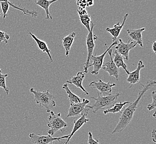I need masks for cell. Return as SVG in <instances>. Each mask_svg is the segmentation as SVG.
Here are the masks:
<instances>
[{
  "mask_svg": "<svg viewBox=\"0 0 156 144\" xmlns=\"http://www.w3.org/2000/svg\"><path fill=\"white\" fill-rule=\"evenodd\" d=\"M88 110H89L88 109L85 110L84 113L83 114L81 117H79L78 120H75L74 121V126H73L72 132L69 135V138L66 139V141L64 144H68L70 140L72 139V138L73 136V135L75 134V132L80 129L81 127L84 125V124H85L90 120L89 119L87 118V113H88Z\"/></svg>",
  "mask_w": 156,
  "mask_h": 144,
  "instance_id": "7c38bea8",
  "label": "cell"
},
{
  "mask_svg": "<svg viewBox=\"0 0 156 144\" xmlns=\"http://www.w3.org/2000/svg\"><path fill=\"white\" fill-rule=\"evenodd\" d=\"M62 89L66 90V94L68 95V98L69 99L70 103V104H77V103L82 102L81 98L79 96L76 95V94L72 92L71 90H70L68 84H66V83L63 84Z\"/></svg>",
  "mask_w": 156,
  "mask_h": 144,
  "instance_id": "ffe728a7",
  "label": "cell"
},
{
  "mask_svg": "<svg viewBox=\"0 0 156 144\" xmlns=\"http://www.w3.org/2000/svg\"><path fill=\"white\" fill-rule=\"evenodd\" d=\"M145 28H141L140 29L127 30V32L128 33L129 38L133 40V42L137 43V44L140 45L141 47H144L142 33L145 30Z\"/></svg>",
  "mask_w": 156,
  "mask_h": 144,
  "instance_id": "9a60e30c",
  "label": "cell"
},
{
  "mask_svg": "<svg viewBox=\"0 0 156 144\" xmlns=\"http://www.w3.org/2000/svg\"><path fill=\"white\" fill-rule=\"evenodd\" d=\"M118 42L117 41L114 42L111 45L109 46V47L108 48L107 45L105 44V46L106 47V50L105 51L104 53H103L100 56H94L93 55L90 59V62H91V64H90L89 65V68L90 67H93V69L91 71V73L94 75H98L100 70L101 69V67L102 66V64H104V59L105 57V55L108 53V49L110 48H112L115 45H117Z\"/></svg>",
  "mask_w": 156,
  "mask_h": 144,
  "instance_id": "8992f818",
  "label": "cell"
},
{
  "mask_svg": "<svg viewBox=\"0 0 156 144\" xmlns=\"http://www.w3.org/2000/svg\"><path fill=\"white\" fill-rule=\"evenodd\" d=\"M113 61L114 62L117 68L119 69L120 67H122L126 72V73L129 75V72L127 69V67L125 63L123 62V57L121 56L120 54L117 53V52L115 51L114 57L113 59Z\"/></svg>",
  "mask_w": 156,
  "mask_h": 144,
  "instance_id": "7402d4cb",
  "label": "cell"
},
{
  "mask_svg": "<svg viewBox=\"0 0 156 144\" xmlns=\"http://www.w3.org/2000/svg\"><path fill=\"white\" fill-rule=\"evenodd\" d=\"M120 93H117L114 95L104 96H101V94L98 92V97H91L92 99L95 100L94 105L91 106L87 105L85 108H87L88 110L91 109L93 113H96L97 111L112 106L116 103V100L120 96Z\"/></svg>",
  "mask_w": 156,
  "mask_h": 144,
  "instance_id": "3957f363",
  "label": "cell"
},
{
  "mask_svg": "<svg viewBox=\"0 0 156 144\" xmlns=\"http://www.w3.org/2000/svg\"><path fill=\"white\" fill-rule=\"evenodd\" d=\"M8 75L7 74H2V70L0 68V88L5 90L7 95H9V88L6 85V78Z\"/></svg>",
  "mask_w": 156,
  "mask_h": 144,
  "instance_id": "d4e9b609",
  "label": "cell"
},
{
  "mask_svg": "<svg viewBox=\"0 0 156 144\" xmlns=\"http://www.w3.org/2000/svg\"><path fill=\"white\" fill-rule=\"evenodd\" d=\"M87 144H100L99 140L94 139L91 132H88V140Z\"/></svg>",
  "mask_w": 156,
  "mask_h": 144,
  "instance_id": "f546056e",
  "label": "cell"
},
{
  "mask_svg": "<svg viewBox=\"0 0 156 144\" xmlns=\"http://www.w3.org/2000/svg\"><path fill=\"white\" fill-rule=\"evenodd\" d=\"M29 34L32 37V38L34 40V41L36 42L37 45H38V47L39 49L41 51H42L43 53H47L48 56V57L49 58L51 61V62H53V59H52L51 54L50 53H51V50L48 47L47 43L44 42V41H42L41 39H39V38H38L36 36H35L34 34H33V33H31L30 32H29Z\"/></svg>",
  "mask_w": 156,
  "mask_h": 144,
  "instance_id": "e0dca14e",
  "label": "cell"
},
{
  "mask_svg": "<svg viewBox=\"0 0 156 144\" xmlns=\"http://www.w3.org/2000/svg\"><path fill=\"white\" fill-rule=\"evenodd\" d=\"M66 140L65 139H60L59 140H56L53 142V144H64Z\"/></svg>",
  "mask_w": 156,
  "mask_h": 144,
  "instance_id": "d6a6232c",
  "label": "cell"
},
{
  "mask_svg": "<svg viewBox=\"0 0 156 144\" xmlns=\"http://www.w3.org/2000/svg\"><path fill=\"white\" fill-rule=\"evenodd\" d=\"M131 102H125L115 103L114 105H112V108H108V109H106L103 111V113L106 115L108 113H117L121 112L122 109H123V106L126 104H129Z\"/></svg>",
  "mask_w": 156,
  "mask_h": 144,
  "instance_id": "44dd1931",
  "label": "cell"
},
{
  "mask_svg": "<svg viewBox=\"0 0 156 144\" xmlns=\"http://www.w3.org/2000/svg\"><path fill=\"white\" fill-rule=\"evenodd\" d=\"M156 115V111H155L153 114V117H154V118L156 119V115Z\"/></svg>",
  "mask_w": 156,
  "mask_h": 144,
  "instance_id": "d590c367",
  "label": "cell"
},
{
  "mask_svg": "<svg viewBox=\"0 0 156 144\" xmlns=\"http://www.w3.org/2000/svg\"><path fill=\"white\" fill-rule=\"evenodd\" d=\"M152 49L154 53H156V42L154 41L152 43Z\"/></svg>",
  "mask_w": 156,
  "mask_h": 144,
  "instance_id": "836d02e7",
  "label": "cell"
},
{
  "mask_svg": "<svg viewBox=\"0 0 156 144\" xmlns=\"http://www.w3.org/2000/svg\"><path fill=\"white\" fill-rule=\"evenodd\" d=\"M77 12H78L79 16L83 15H85V14L88 13L85 9H83V8H81V7H80L77 9Z\"/></svg>",
  "mask_w": 156,
  "mask_h": 144,
  "instance_id": "4dcf8cb0",
  "label": "cell"
},
{
  "mask_svg": "<svg viewBox=\"0 0 156 144\" xmlns=\"http://www.w3.org/2000/svg\"><path fill=\"white\" fill-rule=\"evenodd\" d=\"M156 83L155 81L149 79L146 81V83L145 85L141 84L143 89L140 91L138 96L135 100L133 102L130 103L129 105L122 111L121 115L119 118V121L114 130L111 133L112 134L122 131L131 123L141 98L144 96V94L147 90L150 89L151 88L156 87Z\"/></svg>",
  "mask_w": 156,
  "mask_h": 144,
  "instance_id": "6da1fadb",
  "label": "cell"
},
{
  "mask_svg": "<svg viewBox=\"0 0 156 144\" xmlns=\"http://www.w3.org/2000/svg\"><path fill=\"white\" fill-rule=\"evenodd\" d=\"M9 36L7 33L0 31V43L3 42L7 44L9 39Z\"/></svg>",
  "mask_w": 156,
  "mask_h": 144,
  "instance_id": "f1b7e54d",
  "label": "cell"
},
{
  "mask_svg": "<svg viewBox=\"0 0 156 144\" xmlns=\"http://www.w3.org/2000/svg\"><path fill=\"white\" fill-rule=\"evenodd\" d=\"M2 17H3V13H2L1 6V4H0V18H1Z\"/></svg>",
  "mask_w": 156,
  "mask_h": 144,
  "instance_id": "e575fe53",
  "label": "cell"
},
{
  "mask_svg": "<svg viewBox=\"0 0 156 144\" xmlns=\"http://www.w3.org/2000/svg\"><path fill=\"white\" fill-rule=\"evenodd\" d=\"M90 103L89 100L82 99V102L74 104H70L68 110V113L66 117H75L82 114L85 109V106Z\"/></svg>",
  "mask_w": 156,
  "mask_h": 144,
  "instance_id": "8fae6325",
  "label": "cell"
},
{
  "mask_svg": "<svg viewBox=\"0 0 156 144\" xmlns=\"http://www.w3.org/2000/svg\"><path fill=\"white\" fill-rule=\"evenodd\" d=\"M76 36L75 32H72L70 33L68 36L63 37L62 42H63V47L66 50V56H69V52L70 51V48L72 45L73 42L75 39Z\"/></svg>",
  "mask_w": 156,
  "mask_h": 144,
  "instance_id": "d6986e66",
  "label": "cell"
},
{
  "mask_svg": "<svg viewBox=\"0 0 156 144\" xmlns=\"http://www.w3.org/2000/svg\"><path fill=\"white\" fill-rule=\"evenodd\" d=\"M69 135H66L62 137H53L51 135H41L31 133L29 135L30 138V142L33 144H49L52 143L53 141L59 140L60 139H67L69 138Z\"/></svg>",
  "mask_w": 156,
  "mask_h": 144,
  "instance_id": "52a82bcc",
  "label": "cell"
},
{
  "mask_svg": "<svg viewBox=\"0 0 156 144\" xmlns=\"http://www.w3.org/2000/svg\"><path fill=\"white\" fill-rule=\"evenodd\" d=\"M85 73H83V72H78L76 75L72 77L70 80L66 81V83H69V84H74L75 87H76L80 89L81 90H83L85 93V95H88L89 93L85 89V88L83 86V84H82L83 81L85 78Z\"/></svg>",
  "mask_w": 156,
  "mask_h": 144,
  "instance_id": "2e32d148",
  "label": "cell"
},
{
  "mask_svg": "<svg viewBox=\"0 0 156 144\" xmlns=\"http://www.w3.org/2000/svg\"><path fill=\"white\" fill-rule=\"evenodd\" d=\"M9 6H11L12 8L15 9H17L20 11L21 12H23V13L25 15L29 16H31L32 17H34L36 18L37 16H38V12H36V11H30V10H28V9H22L20 7V6H17L14 5V3L13 2H11L9 1Z\"/></svg>",
  "mask_w": 156,
  "mask_h": 144,
  "instance_id": "603a6c76",
  "label": "cell"
},
{
  "mask_svg": "<svg viewBox=\"0 0 156 144\" xmlns=\"http://www.w3.org/2000/svg\"><path fill=\"white\" fill-rule=\"evenodd\" d=\"M116 86L115 83H111L110 81L105 83L102 80L99 79V81H91L89 84V87L98 90V92L102 94V96H108L111 95L112 88Z\"/></svg>",
  "mask_w": 156,
  "mask_h": 144,
  "instance_id": "ba28073f",
  "label": "cell"
},
{
  "mask_svg": "<svg viewBox=\"0 0 156 144\" xmlns=\"http://www.w3.org/2000/svg\"><path fill=\"white\" fill-rule=\"evenodd\" d=\"M156 130L153 129L152 131V139L154 142H156Z\"/></svg>",
  "mask_w": 156,
  "mask_h": 144,
  "instance_id": "1f68e13d",
  "label": "cell"
},
{
  "mask_svg": "<svg viewBox=\"0 0 156 144\" xmlns=\"http://www.w3.org/2000/svg\"><path fill=\"white\" fill-rule=\"evenodd\" d=\"M57 0H53V1H48V0H35L34 1V3L36 4L37 5L39 6L42 8L45 11V14H46V18L45 19L49 20H52L50 12H49V7L51 5L52 3L57 2Z\"/></svg>",
  "mask_w": 156,
  "mask_h": 144,
  "instance_id": "ac0fdd59",
  "label": "cell"
},
{
  "mask_svg": "<svg viewBox=\"0 0 156 144\" xmlns=\"http://www.w3.org/2000/svg\"><path fill=\"white\" fill-rule=\"evenodd\" d=\"M79 18L81 23L87 28V31L89 32L90 31V24L91 22L90 16L87 13L83 15L79 16Z\"/></svg>",
  "mask_w": 156,
  "mask_h": 144,
  "instance_id": "cb8c5ba5",
  "label": "cell"
},
{
  "mask_svg": "<svg viewBox=\"0 0 156 144\" xmlns=\"http://www.w3.org/2000/svg\"><path fill=\"white\" fill-rule=\"evenodd\" d=\"M30 93L34 95V101L41 108H44L47 113L51 111L53 108L56 106L54 100V96L49 92H39L35 90L33 88H30Z\"/></svg>",
  "mask_w": 156,
  "mask_h": 144,
  "instance_id": "7a4b0ae2",
  "label": "cell"
},
{
  "mask_svg": "<svg viewBox=\"0 0 156 144\" xmlns=\"http://www.w3.org/2000/svg\"><path fill=\"white\" fill-rule=\"evenodd\" d=\"M50 115L48 117V125L49 130L47 131L48 135L53 136L55 132L60 130L62 131V129L66 128L68 126L66 122L61 117V114H55L53 111H51Z\"/></svg>",
  "mask_w": 156,
  "mask_h": 144,
  "instance_id": "277c9868",
  "label": "cell"
},
{
  "mask_svg": "<svg viewBox=\"0 0 156 144\" xmlns=\"http://www.w3.org/2000/svg\"><path fill=\"white\" fill-rule=\"evenodd\" d=\"M119 43L115 47V51L117 52L123 59L127 60L129 59V54L130 50L135 48L137 45L135 42L129 41L128 43H124L122 39H119Z\"/></svg>",
  "mask_w": 156,
  "mask_h": 144,
  "instance_id": "9c48e42d",
  "label": "cell"
},
{
  "mask_svg": "<svg viewBox=\"0 0 156 144\" xmlns=\"http://www.w3.org/2000/svg\"><path fill=\"white\" fill-rule=\"evenodd\" d=\"M110 60L106 63H104L102 64L101 69L102 70H104L105 72H108L110 76L114 77L116 81H119V69L117 68L115 66L114 62L113 61V59L112 58V48H110L108 52Z\"/></svg>",
  "mask_w": 156,
  "mask_h": 144,
  "instance_id": "30bf717a",
  "label": "cell"
},
{
  "mask_svg": "<svg viewBox=\"0 0 156 144\" xmlns=\"http://www.w3.org/2000/svg\"><path fill=\"white\" fill-rule=\"evenodd\" d=\"M129 16L128 13H126L124 16H123V21L121 23H120L119 22H117V23L115 24L112 28H108L107 27L106 28V31L111 34V36L112 37V39H113V42L116 41L118 37L120 35L121 31L122 30L124 24L126 22V20L127 18V17Z\"/></svg>",
  "mask_w": 156,
  "mask_h": 144,
  "instance_id": "4fadbf2b",
  "label": "cell"
},
{
  "mask_svg": "<svg viewBox=\"0 0 156 144\" xmlns=\"http://www.w3.org/2000/svg\"><path fill=\"white\" fill-rule=\"evenodd\" d=\"M95 26V24L93 22H91L90 26V31L89 32L87 36L86 39V43L87 46V60L84 66V70L85 73H88V69H89V65L90 64V59L91 57L93 56L94 49L95 48V41L98 39V37L94 34L93 30L94 27Z\"/></svg>",
  "mask_w": 156,
  "mask_h": 144,
  "instance_id": "5b68a950",
  "label": "cell"
},
{
  "mask_svg": "<svg viewBox=\"0 0 156 144\" xmlns=\"http://www.w3.org/2000/svg\"><path fill=\"white\" fill-rule=\"evenodd\" d=\"M0 4L1 6L2 13H3V19L4 20L6 18V16H7V12L9 9V5L8 1H0Z\"/></svg>",
  "mask_w": 156,
  "mask_h": 144,
  "instance_id": "484cf974",
  "label": "cell"
},
{
  "mask_svg": "<svg viewBox=\"0 0 156 144\" xmlns=\"http://www.w3.org/2000/svg\"><path fill=\"white\" fill-rule=\"evenodd\" d=\"M151 95H152V102L147 105V109L149 111H151L152 110H154L156 108V92L155 90L152 92Z\"/></svg>",
  "mask_w": 156,
  "mask_h": 144,
  "instance_id": "83f0119b",
  "label": "cell"
},
{
  "mask_svg": "<svg viewBox=\"0 0 156 144\" xmlns=\"http://www.w3.org/2000/svg\"><path fill=\"white\" fill-rule=\"evenodd\" d=\"M144 65L142 60H139L137 68L132 72H129L128 78H127V81L131 85L137 84L140 81V71L141 69H144Z\"/></svg>",
  "mask_w": 156,
  "mask_h": 144,
  "instance_id": "5bb4252c",
  "label": "cell"
},
{
  "mask_svg": "<svg viewBox=\"0 0 156 144\" xmlns=\"http://www.w3.org/2000/svg\"><path fill=\"white\" fill-rule=\"evenodd\" d=\"M76 3L80 7L85 9L86 7L93 6V1H76Z\"/></svg>",
  "mask_w": 156,
  "mask_h": 144,
  "instance_id": "4316f807",
  "label": "cell"
}]
</instances>
